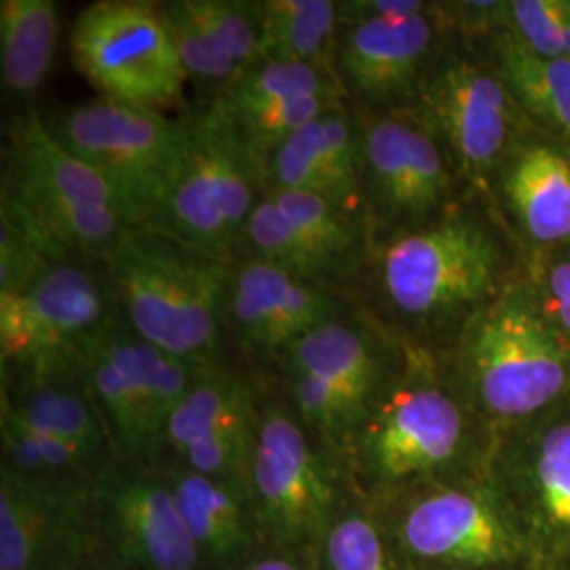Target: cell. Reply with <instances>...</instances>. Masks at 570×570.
<instances>
[{
    "mask_svg": "<svg viewBox=\"0 0 570 570\" xmlns=\"http://www.w3.org/2000/svg\"><path fill=\"white\" fill-rule=\"evenodd\" d=\"M404 346L355 305L308 332L273 364L308 428L345 450L402 360Z\"/></svg>",
    "mask_w": 570,
    "mask_h": 570,
    "instance_id": "6",
    "label": "cell"
},
{
    "mask_svg": "<svg viewBox=\"0 0 570 570\" xmlns=\"http://www.w3.org/2000/svg\"><path fill=\"white\" fill-rule=\"evenodd\" d=\"M511 209L541 244L570 239V161L551 146H532L505 174Z\"/></svg>",
    "mask_w": 570,
    "mask_h": 570,
    "instance_id": "27",
    "label": "cell"
},
{
    "mask_svg": "<svg viewBox=\"0 0 570 570\" xmlns=\"http://www.w3.org/2000/svg\"><path fill=\"white\" fill-rule=\"evenodd\" d=\"M440 4L404 20L341 23L332 75L360 112H406L446 39Z\"/></svg>",
    "mask_w": 570,
    "mask_h": 570,
    "instance_id": "16",
    "label": "cell"
},
{
    "mask_svg": "<svg viewBox=\"0 0 570 570\" xmlns=\"http://www.w3.org/2000/svg\"><path fill=\"white\" fill-rule=\"evenodd\" d=\"M497 72L532 117L570 138V58H541L513 35L494 47Z\"/></svg>",
    "mask_w": 570,
    "mask_h": 570,
    "instance_id": "29",
    "label": "cell"
},
{
    "mask_svg": "<svg viewBox=\"0 0 570 570\" xmlns=\"http://www.w3.org/2000/svg\"><path fill=\"white\" fill-rule=\"evenodd\" d=\"M370 254L366 218L311 193L266 190L245 225L235 258H256L355 296Z\"/></svg>",
    "mask_w": 570,
    "mask_h": 570,
    "instance_id": "12",
    "label": "cell"
},
{
    "mask_svg": "<svg viewBox=\"0 0 570 570\" xmlns=\"http://www.w3.org/2000/svg\"><path fill=\"white\" fill-rule=\"evenodd\" d=\"M338 0H263L261 58L330 68Z\"/></svg>",
    "mask_w": 570,
    "mask_h": 570,
    "instance_id": "28",
    "label": "cell"
},
{
    "mask_svg": "<svg viewBox=\"0 0 570 570\" xmlns=\"http://www.w3.org/2000/svg\"><path fill=\"white\" fill-rule=\"evenodd\" d=\"M503 252L489 223L454 202L423 225L372 242L357 303L404 345L456 332L494 301Z\"/></svg>",
    "mask_w": 570,
    "mask_h": 570,
    "instance_id": "1",
    "label": "cell"
},
{
    "mask_svg": "<svg viewBox=\"0 0 570 570\" xmlns=\"http://www.w3.org/2000/svg\"><path fill=\"white\" fill-rule=\"evenodd\" d=\"M402 346L400 364L345 446L346 468L372 487H397L450 468L468 440L465 410L442 385L431 351Z\"/></svg>",
    "mask_w": 570,
    "mask_h": 570,
    "instance_id": "5",
    "label": "cell"
},
{
    "mask_svg": "<svg viewBox=\"0 0 570 570\" xmlns=\"http://www.w3.org/2000/svg\"><path fill=\"white\" fill-rule=\"evenodd\" d=\"M190 4L239 72L261 58L263 0H190Z\"/></svg>",
    "mask_w": 570,
    "mask_h": 570,
    "instance_id": "34",
    "label": "cell"
},
{
    "mask_svg": "<svg viewBox=\"0 0 570 570\" xmlns=\"http://www.w3.org/2000/svg\"><path fill=\"white\" fill-rule=\"evenodd\" d=\"M89 494L94 527L125 569L204 567V556L161 469L115 459L94 473Z\"/></svg>",
    "mask_w": 570,
    "mask_h": 570,
    "instance_id": "15",
    "label": "cell"
},
{
    "mask_svg": "<svg viewBox=\"0 0 570 570\" xmlns=\"http://www.w3.org/2000/svg\"><path fill=\"white\" fill-rule=\"evenodd\" d=\"M245 570H303L296 562L287 560V558H261L256 562H252L249 567H245Z\"/></svg>",
    "mask_w": 570,
    "mask_h": 570,
    "instance_id": "39",
    "label": "cell"
},
{
    "mask_svg": "<svg viewBox=\"0 0 570 570\" xmlns=\"http://www.w3.org/2000/svg\"><path fill=\"white\" fill-rule=\"evenodd\" d=\"M513 37L541 58H570V2L518 0L508 4Z\"/></svg>",
    "mask_w": 570,
    "mask_h": 570,
    "instance_id": "35",
    "label": "cell"
},
{
    "mask_svg": "<svg viewBox=\"0 0 570 570\" xmlns=\"http://www.w3.org/2000/svg\"><path fill=\"white\" fill-rule=\"evenodd\" d=\"M261 407L263 395L242 370L199 367L171 414L165 452L193 471L249 484Z\"/></svg>",
    "mask_w": 570,
    "mask_h": 570,
    "instance_id": "18",
    "label": "cell"
},
{
    "mask_svg": "<svg viewBox=\"0 0 570 570\" xmlns=\"http://www.w3.org/2000/svg\"><path fill=\"white\" fill-rule=\"evenodd\" d=\"M91 478L41 480L2 465L0 570H79L96 529Z\"/></svg>",
    "mask_w": 570,
    "mask_h": 570,
    "instance_id": "19",
    "label": "cell"
},
{
    "mask_svg": "<svg viewBox=\"0 0 570 570\" xmlns=\"http://www.w3.org/2000/svg\"><path fill=\"white\" fill-rule=\"evenodd\" d=\"M456 362L478 404L499 421H520L553 404L570 383L562 336L515 294L482 306L456 336Z\"/></svg>",
    "mask_w": 570,
    "mask_h": 570,
    "instance_id": "7",
    "label": "cell"
},
{
    "mask_svg": "<svg viewBox=\"0 0 570 570\" xmlns=\"http://www.w3.org/2000/svg\"><path fill=\"white\" fill-rule=\"evenodd\" d=\"M0 190L75 261L102 265L138 228L112 184L72 155L32 106L18 112L7 129Z\"/></svg>",
    "mask_w": 570,
    "mask_h": 570,
    "instance_id": "3",
    "label": "cell"
},
{
    "mask_svg": "<svg viewBox=\"0 0 570 570\" xmlns=\"http://www.w3.org/2000/svg\"><path fill=\"white\" fill-rule=\"evenodd\" d=\"M75 68L104 98L165 112L184 106L188 77L161 2L100 0L70 30Z\"/></svg>",
    "mask_w": 570,
    "mask_h": 570,
    "instance_id": "11",
    "label": "cell"
},
{
    "mask_svg": "<svg viewBox=\"0 0 570 570\" xmlns=\"http://www.w3.org/2000/svg\"><path fill=\"white\" fill-rule=\"evenodd\" d=\"M499 501L541 564L570 562V419L537 429L503 468Z\"/></svg>",
    "mask_w": 570,
    "mask_h": 570,
    "instance_id": "21",
    "label": "cell"
},
{
    "mask_svg": "<svg viewBox=\"0 0 570 570\" xmlns=\"http://www.w3.org/2000/svg\"><path fill=\"white\" fill-rule=\"evenodd\" d=\"M362 121L338 104L306 122L265 157L266 190L311 193L366 218L362 204Z\"/></svg>",
    "mask_w": 570,
    "mask_h": 570,
    "instance_id": "22",
    "label": "cell"
},
{
    "mask_svg": "<svg viewBox=\"0 0 570 570\" xmlns=\"http://www.w3.org/2000/svg\"><path fill=\"white\" fill-rule=\"evenodd\" d=\"M51 134L102 174L131 223L142 228L183 157L188 119L112 98H91L45 115Z\"/></svg>",
    "mask_w": 570,
    "mask_h": 570,
    "instance_id": "10",
    "label": "cell"
},
{
    "mask_svg": "<svg viewBox=\"0 0 570 570\" xmlns=\"http://www.w3.org/2000/svg\"><path fill=\"white\" fill-rule=\"evenodd\" d=\"M360 305L355 296L296 277L256 258L226 266V351L275 364L308 332Z\"/></svg>",
    "mask_w": 570,
    "mask_h": 570,
    "instance_id": "17",
    "label": "cell"
},
{
    "mask_svg": "<svg viewBox=\"0 0 570 570\" xmlns=\"http://www.w3.org/2000/svg\"><path fill=\"white\" fill-rule=\"evenodd\" d=\"M360 121L362 204L372 242L423 225L459 199L463 178L421 122L406 112H360Z\"/></svg>",
    "mask_w": 570,
    "mask_h": 570,
    "instance_id": "13",
    "label": "cell"
},
{
    "mask_svg": "<svg viewBox=\"0 0 570 570\" xmlns=\"http://www.w3.org/2000/svg\"><path fill=\"white\" fill-rule=\"evenodd\" d=\"M176 494L186 529L197 548L218 569L244 564L254 548L258 527L249 484L244 480L212 478L178 461L157 463Z\"/></svg>",
    "mask_w": 570,
    "mask_h": 570,
    "instance_id": "24",
    "label": "cell"
},
{
    "mask_svg": "<svg viewBox=\"0 0 570 570\" xmlns=\"http://www.w3.org/2000/svg\"><path fill=\"white\" fill-rule=\"evenodd\" d=\"M0 431L4 456L2 465L28 478L87 480L98 469L108 465L87 450L23 425L9 412H2L0 416Z\"/></svg>",
    "mask_w": 570,
    "mask_h": 570,
    "instance_id": "31",
    "label": "cell"
},
{
    "mask_svg": "<svg viewBox=\"0 0 570 570\" xmlns=\"http://www.w3.org/2000/svg\"><path fill=\"white\" fill-rule=\"evenodd\" d=\"M161 9L188 82L199 91V108L216 102L239 75V68L197 18L190 0H167L161 2Z\"/></svg>",
    "mask_w": 570,
    "mask_h": 570,
    "instance_id": "33",
    "label": "cell"
},
{
    "mask_svg": "<svg viewBox=\"0 0 570 570\" xmlns=\"http://www.w3.org/2000/svg\"><path fill=\"white\" fill-rule=\"evenodd\" d=\"M68 258L9 193L0 190V294H16Z\"/></svg>",
    "mask_w": 570,
    "mask_h": 570,
    "instance_id": "32",
    "label": "cell"
},
{
    "mask_svg": "<svg viewBox=\"0 0 570 570\" xmlns=\"http://www.w3.org/2000/svg\"><path fill=\"white\" fill-rule=\"evenodd\" d=\"M91 570H117V569H91Z\"/></svg>",
    "mask_w": 570,
    "mask_h": 570,
    "instance_id": "40",
    "label": "cell"
},
{
    "mask_svg": "<svg viewBox=\"0 0 570 570\" xmlns=\"http://www.w3.org/2000/svg\"><path fill=\"white\" fill-rule=\"evenodd\" d=\"M82 374L102 414L117 461L142 465L159 463L164 440L153 421L134 348V332L119 313L89 351Z\"/></svg>",
    "mask_w": 570,
    "mask_h": 570,
    "instance_id": "23",
    "label": "cell"
},
{
    "mask_svg": "<svg viewBox=\"0 0 570 570\" xmlns=\"http://www.w3.org/2000/svg\"><path fill=\"white\" fill-rule=\"evenodd\" d=\"M529 570H541V569H529Z\"/></svg>",
    "mask_w": 570,
    "mask_h": 570,
    "instance_id": "41",
    "label": "cell"
},
{
    "mask_svg": "<svg viewBox=\"0 0 570 570\" xmlns=\"http://www.w3.org/2000/svg\"><path fill=\"white\" fill-rule=\"evenodd\" d=\"M548 294L553 320L570 338V254L551 266L548 275Z\"/></svg>",
    "mask_w": 570,
    "mask_h": 570,
    "instance_id": "38",
    "label": "cell"
},
{
    "mask_svg": "<svg viewBox=\"0 0 570 570\" xmlns=\"http://www.w3.org/2000/svg\"><path fill=\"white\" fill-rule=\"evenodd\" d=\"M186 119L183 157L142 228L228 265L266 195L263 157L214 106H197Z\"/></svg>",
    "mask_w": 570,
    "mask_h": 570,
    "instance_id": "4",
    "label": "cell"
},
{
    "mask_svg": "<svg viewBox=\"0 0 570 570\" xmlns=\"http://www.w3.org/2000/svg\"><path fill=\"white\" fill-rule=\"evenodd\" d=\"M345 454L306 425L285 400L263 402L249 468L258 532L282 548L324 543L341 499Z\"/></svg>",
    "mask_w": 570,
    "mask_h": 570,
    "instance_id": "8",
    "label": "cell"
},
{
    "mask_svg": "<svg viewBox=\"0 0 570 570\" xmlns=\"http://www.w3.org/2000/svg\"><path fill=\"white\" fill-rule=\"evenodd\" d=\"M117 308L102 265L61 261L16 294H0L2 381L82 372Z\"/></svg>",
    "mask_w": 570,
    "mask_h": 570,
    "instance_id": "9",
    "label": "cell"
},
{
    "mask_svg": "<svg viewBox=\"0 0 570 570\" xmlns=\"http://www.w3.org/2000/svg\"><path fill=\"white\" fill-rule=\"evenodd\" d=\"M327 570H395L379 529L362 513L332 522L324 539Z\"/></svg>",
    "mask_w": 570,
    "mask_h": 570,
    "instance_id": "36",
    "label": "cell"
},
{
    "mask_svg": "<svg viewBox=\"0 0 570 570\" xmlns=\"http://www.w3.org/2000/svg\"><path fill=\"white\" fill-rule=\"evenodd\" d=\"M226 263L136 228L102 263L112 303L129 330L186 366H218L226 351Z\"/></svg>",
    "mask_w": 570,
    "mask_h": 570,
    "instance_id": "2",
    "label": "cell"
},
{
    "mask_svg": "<svg viewBox=\"0 0 570 570\" xmlns=\"http://www.w3.org/2000/svg\"><path fill=\"white\" fill-rule=\"evenodd\" d=\"M2 412L28 428L87 450L104 463L117 459L82 372L2 381Z\"/></svg>",
    "mask_w": 570,
    "mask_h": 570,
    "instance_id": "25",
    "label": "cell"
},
{
    "mask_svg": "<svg viewBox=\"0 0 570 570\" xmlns=\"http://www.w3.org/2000/svg\"><path fill=\"white\" fill-rule=\"evenodd\" d=\"M400 539L410 558L446 569H490L527 551L497 492L446 487L416 497L402 515Z\"/></svg>",
    "mask_w": 570,
    "mask_h": 570,
    "instance_id": "20",
    "label": "cell"
},
{
    "mask_svg": "<svg viewBox=\"0 0 570 570\" xmlns=\"http://www.w3.org/2000/svg\"><path fill=\"white\" fill-rule=\"evenodd\" d=\"M421 0H338V23L360 21L404 20L428 11Z\"/></svg>",
    "mask_w": 570,
    "mask_h": 570,
    "instance_id": "37",
    "label": "cell"
},
{
    "mask_svg": "<svg viewBox=\"0 0 570 570\" xmlns=\"http://www.w3.org/2000/svg\"><path fill=\"white\" fill-rule=\"evenodd\" d=\"M315 96L343 98L332 70L306 63L258 58L244 68L216 98V102L209 106L218 108L228 119H235L266 106Z\"/></svg>",
    "mask_w": 570,
    "mask_h": 570,
    "instance_id": "30",
    "label": "cell"
},
{
    "mask_svg": "<svg viewBox=\"0 0 570 570\" xmlns=\"http://www.w3.org/2000/svg\"><path fill=\"white\" fill-rule=\"evenodd\" d=\"M60 39L53 0L0 2V77L13 100H30L47 81Z\"/></svg>",
    "mask_w": 570,
    "mask_h": 570,
    "instance_id": "26",
    "label": "cell"
},
{
    "mask_svg": "<svg viewBox=\"0 0 570 570\" xmlns=\"http://www.w3.org/2000/svg\"><path fill=\"white\" fill-rule=\"evenodd\" d=\"M511 91L497 70L444 39L407 108L468 183H482L510 142Z\"/></svg>",
    "mask_w": 570,
    "mask_h": 570,
    "instance_id": "14",
    "label": "cell"
}]
</instances>
